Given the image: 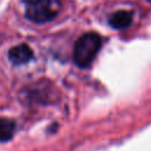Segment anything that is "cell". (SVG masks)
Wrapping results in <instances>:
<instances>
[{
  "label": "cell",
  "instance_id": "5b68a950",
  "mask_svg": "<svg viewBox=\"0 0 151 151\" xmlns=\"http://www.w3.org/2000/svg\"><path fill=\"white\" fill-rule=\"evenodd\" d=\"M15 131V124L7 118H0V142H8L12 139Z\"/></svg>",
  "mask_w": 151,
  "mask_h": 151
},
{
  "label": "cell",
  "instance_id": "7a4b0ae2",
  "mask_svg": "<svg viewBox=\"0 0 151 151\" xmlns=\"http://www.w3.org/2000/svg\"><path fill=\"white\" fill-rule=\"evenodd\" d=\"M25 15L33 22H46L52 20L60 9V0H22Z\"/></svg>",
  "mask_w": 151,
  "mask_h": 151
},
{
  "label": "cell",
  "instance_id": "277c9868",
  "mask_svg": "<svg viewBox=\"0 0 151 151\" xmlns=\"http://www.w3.org/2000/svg\"><path fill=\"white\" fill-rule=\"evenodd\" d=\"M132 22V14L129 11H117L109 18V24L113 28L123 29L131 25Z\"/></svg>",
  "mask_w": 151,
  "mask_h": 151
},
{
  "label": "cell",
  "instance_id": "8992f818",
  "mask_svg": "<svg viewBox=\"0 0 151 151\" xmlns=\"http://www.w3.org/2000/svg\"><path fill=\"white\" fill-rule=\"evenodd\" d=\"M149 1H151V0H149Z\"/></svg>",
  "mask_w": 151,
  "mask_h": 151
},
{
  "label": "cell",
  "instance_id": "3957f363",
  "mask_svg": "<svg viewBox=\"0 0 151 151\" xmlns=\"http://www.w3.org/2000/svg\"><path fill=\"white\" fill-rule=\"evenodd\" d=\"M8 59L13 65H24L33 59V51L28 45L19 44L8 51Z\"/></svg>",
  "mask_w": 151,
  "mask_h": 151
},
{
  "label": "cell",
  "instance_id": "6da1fadb",
  "mask_svg": "<svg viewBox=\"0 0 151 151\" xmlns=\"http://www.w3.org/2000/svg\"><path fill=\"white\" fill-rule=\"evenodd\" d=\"M101 46V37L98 33L88 32L83 34L74 44L73 59L79 67H87L96 58Z\"/></svg>",
  "mask_w": 151,
  "mask_h": 151
}]
</instances>
